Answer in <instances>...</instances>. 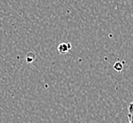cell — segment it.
<instances>
[{
	"label": "cell",
	"mask_w": 133,
	"mask_h": 123,
	"mask_svg": "<svg viewBox=\"0 0 133 123\" xmlns=\"http://www.w3.org/2000/svg\"><path fill=\"white\" fill-rule=\"evenodd\" d=\"M128 123H133V102H131L128 108Z\"/></svg>",
	"instance_id": "obj_1"
},
{
	"label": "cell",
	"mask_w": 133,
	"mask_h": 123,
	"mask_svg": "<svg viewBox=\"0 0 133 123\" xmlns=\"http://www.w3.org/2000/svg\"><path fill=\"white\" fill-rule=\"evenodd\" d=\"M70 48H71V46L66 44V43H62V44L59 45V47H58V49H59V51L61 52V53H66Z\"/></svg>",
	"instance_id": "obj_2"
}]
</instances>
